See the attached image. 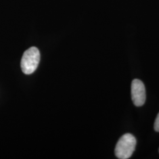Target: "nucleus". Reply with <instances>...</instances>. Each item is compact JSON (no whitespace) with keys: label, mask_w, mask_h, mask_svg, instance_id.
<instances>
[{"label":"nucleus","mask_w":159,"mask_h":159,"mask_svg":"<svg viewBox=\"0 0 159 159\" xmlns=\"http://www.w3.org/2000/svg\"><path fill=\"white\" fill-rule=\"evenodd\" d=\"M154 130L159 132V113L157 114V116L156 119V120L154 121Z\"/></svg>","instance_id":"20e7f679"},{"label":"nucleus","mask_w":159,"mask_h":159,"mask_svg":"<svg viewBox=\"0 0 159 159\" xmlns=\"http://www.w3.org/2000/svg\"><path fill=\"white\" fill-rule=\"evenodd\" d=\"M131 98L134 104L137 106H142L146 102V89L141 80L134 79L131 83Z\"/></svg>","instance_id":"7ed1b4c3"},{"label":"nucleus","mask_w":159,"mask_h":159,"mask_svg":"<svg viewBox=\"0 0 159 159\" xmlns=\"http://www.w3.org/2000/svg\"><path fill=\"white\" fill-rule=\"evenodd\" d=\"M40 54L39 49L32 47L24 52L21 61V68L25 74L33 73L40 63Z\"/></svg>","instance_id":"f03ea898"},{"label":"nucleus","mask_w":159,"mask_h":159,"mask_svg":"<svg viewBox=\"0 0 159 159\" xmlns=\"http://www.w3.org/2000/svg\"><path fill=\"white\" fill-rule=\"evenodd\" d=\"M136 138L132 134L127 133L121 137L115 148L116 156L120 159L130 158L135 150Z\"/></svg>","instance_id":"f257e3e1"}]
</instances>
